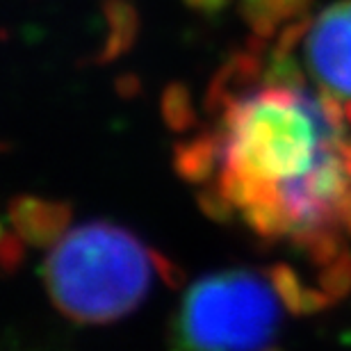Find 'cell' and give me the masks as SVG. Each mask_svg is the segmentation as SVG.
Instances as JSON below:
<instances>
[{
    "label": "cell",
    "instance_id": "6da1fadb",
    "mask_svg": "<svg viewBox=\"0 0 351 351\" xmlns=\"http://www.w3.org/2000/svg\"><path fill=\"white\" fill-rule=\"evenodd\" d=\"M208 103V215L340 267L351 242V110L283 71L258 80L247 64L217 80Z\"/></svg>",
    "mask_w": 351,
    "mask_h": 351
},
{
    "label": "cell",
    "instance_id": "7a4b0ae2",
    "mask_svg": "<svg viewBox=\"0 0 351 351\" xmlns=\"http://www.w3.org/2000/svg\"><path fill=\"white\" fill-rule=\"evenodd\" d=\"M178 276L173 265L128 228L91 221L51 247L44 285L55 308L80 324H110L130 315L153 283Z\"/></svg>",
    "mask_w": 351,
    "mask_h": 351
},
{
    "label": "cell",
    "instance_id": "3957f363",
    "mask_svg": "<svg viewBox=\"0 0 351 351\" xmlns=\"http://www.w3.org/2000/svg\"><path fill=\"white\" fill-rule=\"evenodd\" d=\"M283 306H292L278 271L226 269L182 294L171 319V351H267Z\"/></svg>",
    "mask_w": 351,
    "mask_h": 351
},
{
    "label": "cell",
    "instance_id": "277c9868",
    "mask_svg": "<svg viewBox=\"0 0 351 351\" xmlns=\"http://www.w3.org/2000/svg\"><path fill=\"white\" fill-rule=\"evenodd\" d=\"M306 60L328 96L351 101V0L319 14L306 37Z\"/></svg>",
    "mask_w": 351,
    "mask_h": 351
},
{
    "label": "cell",
    "instance_id": "5b68a950",
    "mask_svg": "<svg viewBox=\"0 0 351 351\" xmlns=\"http://www.w3.org/2000/svg\"><path fill=\"white\" fill-rule=\"evenodd\" d=\"M12 228L27 247H55L71 221V206L39 196H16L10 203Z\"/></svg>",
    "mask_w": 351,
    "mask_h": 351
},
{
    "label": "cell",
    "instance_id": "8992f818",
    "mask_svg": "<svg viewBox=\"0 0 351 351\" xmlns=\"http://www.w3.org/2000/svg\"><path fill=\"white\" fill-rule=\"evenodd\" d=\"M165 117L169 121L171 128L176 130H182L187 125L194 123V114L189 112V101H187V94L178 87H173L171 91H167L165 96Z\"/></svg>",
    "mask_w": 351,
    "mask_h": 351
},
{
    "label": "cell",
    "instance_id": "52a82bcc",
    "mask_svg": "<svg viewBox=\"0 0 351 351\" xmlns=\"http://www.w3.org/2000/svg\"><path fill=\"white\" fill-rule=\"evenodd\" d=\"M25 247L27 244L16 233H7V228L0 223V269L7 274L16 269L25 256Z\"/></svg>",
    "mask_w": 351,
    "mask_h": 351
}]
</instances>
